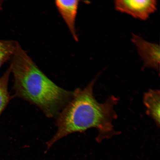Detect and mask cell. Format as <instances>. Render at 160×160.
<instances>
[{
    "label": "cell",
    "instance_id": "obj_1",
    "mask_svg": "<svg viewBox=\"0 0 160 160\" xmlns=\"http://www.w3.org/2000/svg\"><path fill=\"white\" fill-rule=\"evenodd\" d=\"M99 76L84 88L73 91V98L56 119L57 131L47 143L48 149L66 136L78 132H83L92 128L98 130V134L96 140L98 142L119 134L115 131L113 124L117 118L114 107L119 99L112 95L104 102H98L93 88Z\"/></svg>",
    "mask_w": 160,
    "mask_h": 160
},
{
    "label": "cell",
    "instance_id": "obj_2",
    "mask_svg": "<svg viewBox=\"0 0 160 160\" xmlns=\"http://www.w3.org/2000/svg\"><path fill=\"white\" fill-rule=\"evenodd\" d=\"M10 67L14 79L13 97L39 108L48 118L57 119L73 98V91L64 89L50 79L20 44Z\"/></svg>",
    "mask_w": 160,
    "mask_h": 160
},
{
    "label": "cell",
    "instance_id": "obj_3",
    "mask_svg": "<svg viewBox=\"0 0 160 160\" xmlns=\"http://www.w3.org/2000/svg\"><path fill=\"white\" fill-rule=\"evenodd\" d=\"M117 11L128 14L136 19L141 20L148 19L157 9L155 0H117L114 2Z\"/></svg>",
    "mask_w": 160,
    "mask_h": 160
},
{
    "label": "cell",
    "instance_id": "obj_4",
    "mask_svg": "<svg viewBox=\"0 0 160 160\" xmlns=\"http://www.w3.org/2000/svg\"><path fill=\"white\" fill-rule=\"evenodd\" d=\"M131 41L137 48L138 53L143 62V69L148 68L160 71V48L140 36L132 34Z\"/></svg>",
    "mask_w": 160,
    "mask_h": 160
},
{
    "label": "cell",
    "instance_id": "obj_5",
    "mask_svg": "<svg viewBox=\"0 0 160 160\" xmlns=\"http://www.w3.org/2000/svg\"><path fill=\"white\" fill-rule=\"evenodd\" d=\"M79 4V1L76 0H58L55 1V5L58 11L64 21L72 37L76 42L78 41L75 22Z\"/></svg>",
    "mask_w": 160,
    "mask_h": 160
},
{
    "label": "cell",
    "instance_id": "obj_6",
    "mask_svg": "<svg viewBox=\"0 0 160 160\" xmlns=\"http://www.w3.org/2000/svg\"><path fill=\"white\" fill-rule=\"evenodd\" d=\"M143 102L146 113L160 127V94L158 90L150 89L144 95Z\"/></svg>",
    "mask_w": 160,
    "mask_h": 160
},
{
    "label": "cell",
    "instance_id": "obj_7",
    "mask_svg": "<svg viewBox=\"0 0 160 160\" xmlns=\"http://www.w3.org/2000/svg\"><path fill=\"white\" fill-rule=\"evenodd\" d=\"M11 68L9 67L0 78V116L8 104L11 98L8 90Z\"/></svg>",
    "mask_w": 160,
    "mask_h": 160
},
{
    "label": "cell",
    "instance_id": "obj_8",
    "mask_svg": "<svg viewBox=\"0 0 160 160\" xmlns=\"http://www.w3.org/2000/svg\"><path fill=\"white\" fill-rule=\"evenodd\" d=\"M19 45L18 42L14 40L0 39V68L12 59Z\"/></svg>",
    "mask_w": 160,
    "mask_h": 160
},
{
    "label": "cell",
    "instance_id": "obj_9",
    "mask_svg": "<svg viewBox=\"0 0 160 160\" xmlns=\"http://www.w3.org/2000/svg\"><path fill=\"white\" fill-rule=\"evenodd\" d=\"M3 1L0 0V10L2 9V5Z\"/></svg>",
    "mask_w": 160,
    "mask_h": 160
}]
</instances>
